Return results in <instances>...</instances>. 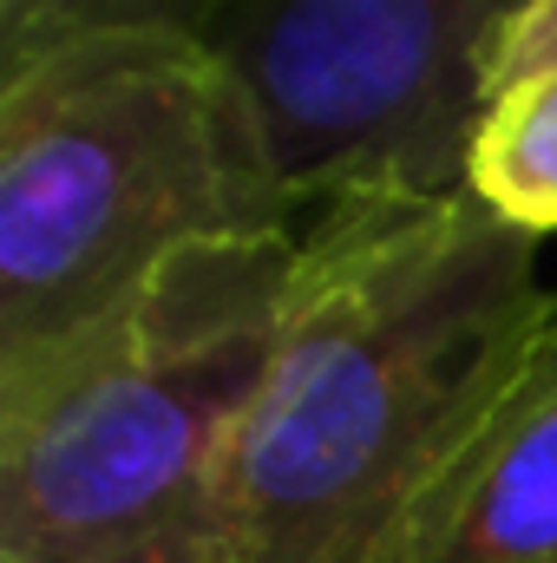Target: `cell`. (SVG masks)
Instances as JSON below:
<instances>
[{
  "instance_id": "3957f363",
  "label": "cell",
  "mask_w": 557,
  "mask_h": 563,
  "mask_svg": "<svg viewBox=\"0 0 557 563\" xmlns=\"http://www.w3.org/2000/svg\"><path fill=\"white\" fill-rule=\"evenodd\" d=\"M302 236L197 243L66 347L0 374V563H210L217 472Z\"/></svg>"
},
{
  "instance_id": "8992f818",
  "label": "cell",
  "mask_w": 557,
  "mask_h": 563,
  "mask_svg": "<svg viewBox=\"0 0 557 563\" xmlns=\"http://www.w3.org/2000/svg\"><path fill=\"white\" fill-rule=\"evenodd\" d=\"M466 190L505 223L557 236V73L505 86L466 151Z\"/></svg>"
},
{
  "instance_id": "277c9868",
  "label": "cell",
  "mask_w": 557,
  "mask_h": 563,
  "mask_svg": "<svg viewBox=\"0 0 557 563\" xmlns=\"http://www.w3.org/2000/svg\"><path fill=\"white\" fill-rule=\"evenodd\" d=\"M532 0H237L210 46L250 86L295 210L466 190L492 59Z\"/></svg>"
},
{
  "instance_id": "7a4b0ae2",
  "label": "cell",
  "mask_w": 557,
  "mask_h": 563,
  "mask_svg": "<svg viewBox=\"0 0 557 563\" xmlns=\"http://www.w3.org/2000/svg\"><path fill=\"white\" fill-rule=\"evenodd\" d=\"M270 125L204 33L106 26L0 73V374L197 243L302 236Z\"/></svg>"
},
{
  "instance_id": "6da1fadb",
  "label": "cell",
  "mask_w": 557,
  "mask_h": 563,
  "mask_svg": "<svg viewBox=\"0 0 557 563\" xmlns=\"http://www.w3.org/2000/svg\"><path fill=\"white\" fill-rule=\"evenodd\" d=\"M538 250L472 190L321 210L223 445L210 563H381L545 321Z\"/></svg>"
},
{
  "instance_id": "52a82bcc",
  "label": "cell",
  "mask_w": 557,
  "mask_h": 563,
  "mask_svg": "<svg viewBox=\"0 0 557 563\" xmlns=\"http://www.w3.org/2000/svg\"><path fill=\"white\" fill-rule=\"evenodd\" d=\"M237 0H0V73L26 66L33 53L106 33V26H171V33H217Z\"/></svg>"
},
{
  "instance_id": "5b68a950",
  "label": "cell",
  "mask_w": 557,
  "mask_h": 563,
  "mask_svg": "<svg viewBox=\"0 0 557 563\" xmlns=\"http://www.w3.org/2000/svg\"><path fill=\"white\" fill-rule=\"evenodd\" d=\"M381 563H557V295Z\"/></svg>"
},
{
  "instance_id": "ba28073f",
  "label": "cell",
  "mask_w": 557,
  "mask_h": 563,
  "mask_svg": "<svg viewBox=\"0 0 557 563\" xmlns=\"http://www.w3.org/2000/svg\"><path fill=\"white\" fill-rule=\"evenodd\" d=\"M557 73V0H532L525 20L505 33L499 59H492V99L505 86H525V79H545Z\"/></svg>"
}]
</instances>
